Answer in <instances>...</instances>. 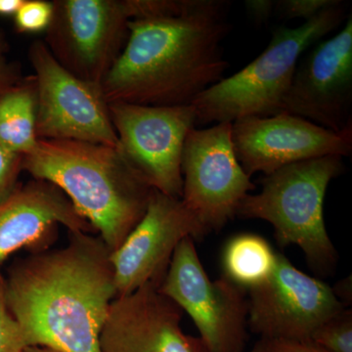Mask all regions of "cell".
Segmentation results:
<instances>
[{
    "instance_id": "ac0fdd59",
    "label": "cell",
    "mask_w": 352,
    "mask_h": 352,
    "mask_svg": "<svg viewBox=\"0 0 352 352\" xmlns=\"http://www.w3.org/2000/svg\"><path fill=\"white\" fill-rule=\"evenodd\" d=\"M276 261L277 252L264 238L256 234H240L224 247L222 276L248 293L272 276Z\"/></svg>"
},
{
    "instance_id": "f1b7e54d",
    "label": "cell",
    "mask_w": 352,
    "mask_h": 352,
    "mask_svg": "<svg viewBox=\"0 0 352 352\" xmlns=\"http://www.w3.org/2000/svg\"><path fill=\"white\" fill-rule=\"evenodd\" d=\"M23 352H60L53 351V349H47V347L43 346H30L25 349Z\"/></svg>"
},
{
    "instance_id": "8992f818",
    "label": "cell",
    "mask_w": 352,
    "mask_h": 352,
    "mask_svg": "<svg viewBox=\"0 0 352 352\" xmlns=\"http://www.w3.org/2000/svg\"><path fill=\"white\" fill-rule=\"evenodd\" d=\"M160 293L191 317L210 352H244L248 340L247 292L226 277L212 281L195 241L185 238L171 258Z\"/></svg>"
},
{
    "instance_id": "277c9868",
    "label": "cell",
    "mask_w": 352,
    "mask_h": 352,
    "mask_svg": "<svg viewBox=\"0 0 352 352\" xmlns=\"http://www.w3.org/2000/svg\"><path fill=\"white\" fill-rule=\"evenodd\" d=\"M339 1L298 28L279 27L265 50L244 69L197 97L196 124L232 122L283 113V102L298 60L312 44L335 31L346 17Z\"/></svg>"
},
{
    "instance_id": "4316f807",
    "label": "cell",
    "mask_w": 352,
    "mask_h": 352,
    "mask_svg": "<svg viewBox=\"0 0 352 352\" xmlns=\"http://www.w3.org/2000/svg\"><path fill=\"white\" fill-rule=\"evenodd\" d=\"M333 293L339 298L340 302L344 305V302H351V279H346L340 281L339 283L333 287Z\"/></svg>"
},
{
    "instance_id": "603a6c76",
    "label": "cell",
    "mask_w": 352,
    "mask_h": 352,
    "mask_svg": "<svg viewBox=\"0 0 352 352\" xmlns=\"http://www.w3.org/2000/svg\"><path fill=\"white\" fill-rule=\"evenodd\" d=\"M23 157L22 155L10 151L0 143V201L17 188Z\"/></svg>"
},
{
    "instance_id": "83f0119b",
    "label": "cell",
    "mask_w": 352,
    "mask_h": 352,
    "mask_svg": "<svg viewBox=\"0 0 352 352\" xmlns=\"http://www.w3.org/2000/svg\"><path fill=\"white\" fill-rule=\"evenodd\" d=\"M25 0H0V16H15Z\"/></svg>"
},
{
    "instance_id": "9a60e30c",
    "label": "cell",
    "mask_w": 352,
    "mask_h": 352,
    "mask_svg": "<svg viewBox=\"0 0 352 352\" xmlns=\"http://www.w3.org/2000/svg\"><path fill=\"white\" fill-rule=\"evenodd\" d=\"M146 284L113 300L100 333L101 352H210L200 338L183 332L182 310Z\"/></svg>"
},
{
    "instance_id": "ba28073f",
    "label": "cell",
    "mask_w": 352,
    "mask_h": 352,
    "mask_svg": "<svg viewBox=\"0 0 352 352\" xmlns=\"http://www.w3.org/2000/svg\"><path fill=\"white\" fill-rule=\"evenodd\" d=\"M44 43L58 63L87 82H103L126 46L124 0H54Z\"/></svg>"
},
{
    "instance_id": "5b68a950",
    "label": "cell",
    "mask_w": 352,
    "mask_h": 352,
    "mask_svg": "<svg viewBox=\"0 0 352 352\" xmlns=\"http://www.w3.org/2000/svg\"><path fill=\"white\" fill-rule=\"evenodd\" d=\"M342 157L327 156L289 164L261 179V191L241 201V219H261L274 228L280 247L296 245L312 270L332 272L338 254L324 220L329 184L344 173Z\"/></svg>"
},
{
    "instance_id": "cb8c5ba5",
    "label": "cell",
    "mask_w": 352,
    "mask_h": 352,
    "mask_svg": "<svg viewBox=\"0 0 352 352\" xmlns=\"http://www.w3.org/2000/svg\"><path fill=\"white\" fill-rule=\"evenodd\" d=\"M251 352H329L311 340L263 339L254 344Z\"/></svg>"
},
{
    "instance_id": "3957f363",
    "label": "cell",
    "mask_w": 352,
    "mask_h": 352,
    "mask_svg": "<svg viewBox=\"0 0 352 352\" xmlns=\"http://www.w3.org/2000/svg\"><path fill=\"white\" fill-rule=\"evenodd\" d=\"M22 170L63 191L113 252L144 217L154 188L119 148L38 139Z\"/></svg>"
},
{
    "instance_id": "8fae6325",
    "label": "cell",
    "mask_w": 352,
    "mask_h": 352,
    "mask_svg": "<svg viewBox=\"0 0 352 352\" xmlns=\"http://www.w3.org/2000/svg\"><path fill=\"white\" fill-rule=\"evenodd\" d=\"M248 294V327L263 339L310 340L317 328L344 309L332 287L278 252L272 276Z\"/></svg>"
},
{
    "instance_id": "5bb4252c",
    "label": "cell",
    "mask_w": 352,
    "mask_h": 352,
    "mask_svg": "<svg viewBox=\"0 0 352 352\" xmlns=\"http://www.w3.org/2000/svg\"><path fill=\"white\" fill-rule=\"evenodd\" d=\"M352 17L298 61L283 112L333 132L352 129Z\"/></svg>"
},
{
    "instance_id": "484cf974",
    "label": "cell",
    "mask_w": 352,
    "mask_h": 352,
    "mask_svg": "<svg viewBox=\"0 0 352 352\" xmlns=\"http://www.w3.org/2000/svg\"><path fill=\"white\" fill-rule=\"evenodd\" d=\"M245 11L256 25L265 24L274 13L275 1L272 0H247Z\"/></svg>"
},
{
    "instance_id": "2e32d148",
    "label": "cell",
    "mask_w": 352,
    "mask_h": 352,
    "mask_svg": "<svg viewBox=\"0 0 352 352\" xmlns=\"http://www.w3.org/2000/svg\"><path fill=\"white\" fill-rule=\"evenodd\" d=\"M60 226L71 233L95 232L52 183L34 178L17 186L0 201V265L20 250L44 251L54 241Z\"/></svg>"
},
{
    "instance_id": "d6986e66",
    "label": "cell",
    "mask_w": 352,
    "mask_h": 352,
    "mask_svg": "<svg viewBox=\"0 0 352 352\" xmlns=\"http://www.w3.org/2000/svg\"><path fill=\"white\" fill-rule=\"evenodd\" d=\"M312 342L329 352H352V311L344 308L312 333Z\"/></svg>"
},
{
    "instance_id": "e0dca14e",
    "label": "cell",
    "mask_w": 352,
    "mask_h": 352,
    "mask_svg": "<svg viewBox=\"0 0 352 352\" xmlns=\"http://www.w3.org/2000/svg\"><path fill=\"white\" fill-rule=\"evenodd\" d=\"M38 90L34 76L0 95V143L25 156L36 149Z\"/></svg>"
},
{
    "instance_id": "ffe728a7",
    "label": "cell",
    "mask_w": 352,
    "mask_h": 352,
    "mask_svg": "<svg viewBox=\"0 0 352 352\" xmlns=\"http://www.w3.org/2000/svg\"><path fill=\"white\" fill-rule=\"evenodd\" d=\"M53 17L52 1L25 0L14 16L16 30L22 34L46 32Z\"/></svg>"
},
{
    "instance_id": "4fadbf2b",
    "label": "cell",
    "mask_w": 352,
    "mask_h": 352,
    "mask_svg": "<svg viewBox=\"0 0 352 352\" xmlns=\"http://www.w3.org/2000/svg\"><path fill=\"white\" fill-rule=\"evenodd\" d=\"M231 136L238 161L249 176L271 175L317 157H349L352 152V129L338 133L285 112L236 120Z\"/></svg>"
},
{
    "instance_id": "7402d4cb",
    "label": "cell",
    "mask_w": 352,
    "mask_h": 352,
    "mask_svg": "<svg viewBox=\"0 0 352 352\" xmlns=\"http://www.w3.org/2000/svg\"><path fill=\"white\" fill-rule=\"evenodd\" d=\"M338 1L339 0H278L275 1L274 13L280 19H302L307 22Z\"/></svg>"
},
{
    "instance_id": "9c48e42d",
    "label": "cell",
    "mask_w": 352,
    "mask_h": 352,
    "mask_svg": "<svg viewBox=\"0 0 352 352\" xmlns=\"http://www.w3.org/2000/svg\"><path fill=\"white\" fill-rule=\"evenodd\" d=\"M231 131V122L193 129L183 147L182 201L208 233L219 232L256 189L236 156Z\"/></svg>"
},
{
    "instance_id": "7a4b0ae2",
    "label": "cell",
    "mask_w": 352,
    "mask_h": 352,
    "mask_svg": "<svg viewBox=\"0 0 352 352\" xmlns=\"http://www.w3.org/2000/svg\"><path fill=\"white\" fill-rule=\"evenodd\" d=\"M230 2L188 0L170 17L131 20L126 46L103 82L109 103L192 105L224 78Z\"/></svg>"
},
{
    "instance_id": "44dd1931",
    "label": "cell",
    "mask_w": 352,
    "mask_h": 352,
    "mask_svg": "<svg viewBox=\"0 0 352 352\" xmlns=\"http://www.w3.org/2000/svg\"><path fill=\"white\" fill-rule=\"evenodd\" d=\"M28 347L24 331L7 307L6 285L0 275V352H23Z\"/></svg>"
},
{
    "instance_id": "7c38bea8",
    "label": "cell",
    "mask_w": 352,
    "mask_h": 352,
    "mask_svg": "<svg viewBox=\"0 0 352 352\" xmlns=\"http://www.w3.org/2000/svg\"><path fill=\"white\" fill-rule=\"evenodd\" d=\"M208 234L182 199L154 190L144 217L111 254L117 298L146 284L160 286L179 243L187 237L203 240Z\"/></svg>"
},
{
    "instance_id": "6da1fadb",
    "label": "cell",
    "mask_w": 352,
    "mask_h": 352,
    "mask_svg": "<svg viewBox=\"0 0 352 352\" xmlns=\"http://www.w3.org/2000/svg\"><path fill=\"white\" fill-rule=\"evenodd\" d=\"M66 247L32 252L4 279L9 311L29 346L101 352L100 333L117 298L112 251L98 235L71 233Z\"/></svg>"
},
{
    "instance_id": "52a82bcc",
    "label": "cell",
    "mask_w": 352,
    "mask_h": 352,
    "mask_svg": "<svg viewBox=\"0 0 352 352\" xmlns=\"http://www.w3.org/2000/svg\"><path fill=\"white\" fill-rule=\"evenodd\" d=\"M29 60L38 90L36 134L43 140H72L118 147L109 102L100 83L67 71L43 41H32Z\"/></svg>"
},
{
    "instance_id": "d4e9b609",
    "label": "cell",
    "mask_w": 352,
    "mask_h": 352,
    "mask_svg": "<svg viewBox=\"0 0 352 352\" xmlns=\"http://www.w3.org/2000/svg\"><path fill=\"white\" fill-rule=\"evenodd\" d=\"M7 53L8 44L3 32H0V95L19 85L24 78L21 75L19 67L9 61Z\"/></svg>"
},
{
    "instance_id": "30bf717a",
    "label": "cell",
    "mask_w": 352,
    "mask_h": 352,
    "mask_svg": "<svg viewBox=\"0 0 352 352\" xmlns=\"http://www.w3.org/2000/svg\"><path fill=\"white\" fill-rule=\"evenodd\" d=\"M118 148L157 191L182 199L183 147L195 129L193 105L143 106L109 103Z\"/></svg>"
}]
</instances>
